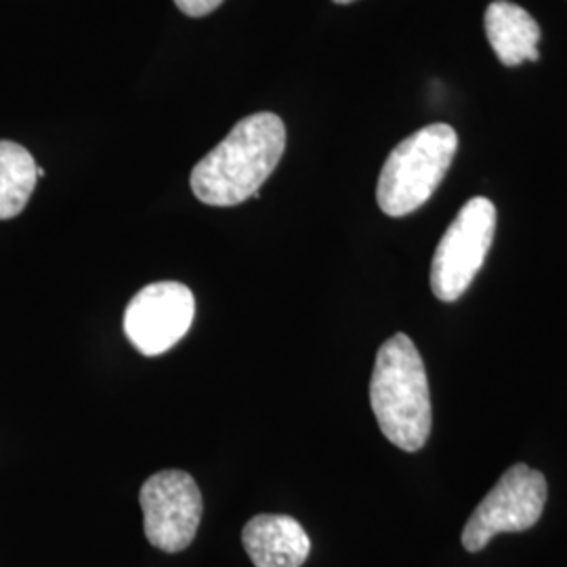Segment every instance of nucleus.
I'll use <instances>...</instances> for the list:
<instances>
[{
	"label": "nucleus",
	"mask_w": 567,
	"mask_h": 567,
	"mask_svg": "<svg viewBox=\"0 0 567 567\" xmlns=\"http://www.w3.org/2000/svg\"><path fill=\"white\" fill-rule=\"evenodd\" d=\"M547 503V480L540 471L513 465L473 511L463 529V547L477 553L496 534L526 532L543 517Z\"/></svg>",
	"instance_id": "obj_5"
},
{
	"label": "nucleus",
	"mask_w": 567,
	"mask_h": 567,
	"mask_svg": "<svg viewBox=\"0 0 567 567\" xmlns=\"http://www.w3.org/2000/svg\"><path fill=\"white\" fill-rule=\"evenodd\" d=\"M286 150V126L271 112L238 122L231 133L194 166L189 185L208 206H236L257 196Z\"/></svg>",
	"instance_id": "obj_1"
},
{
	"label": "nucleus",
	"mask_w": 567,
	"mask_h": 567,
	"mask_svg": "<svg viewBox=\"0 0 567 567\" xmlns=\"http://www.w3.org/2000/svg\"><path fill=\"white\" fill-rule=\"evenodd\" d=\"M196 301L182 282H154L142 288L124 311V332L143 355H163L194 324Z\"/></svg>",
	"instance_id": "obj_7"
},
{
	"label": "nucleus",
	"mask_w": 567,
	"mask_h": 567,
	"mask_svg": "<svg viewBox=\"0 0 567 567\" xmlns=\"http://www.w3.org/2000/svg\"><path fill=\"white\" fill-rule=\"evenodd\" d=\"M224 0H175V4L189 18H204L221 7Z\"/></svg>",
	"instance_id": "obj_11"
},
{
	"label": "nucleus",
	"mask_w": 567,
	"mask_h": 567,
	"mask_svg": "<svg viewBox=\"0 0 567 567\" xmlns=\"http://www.w3.org/2000/svg\"><path fill=\"white\" fill-rule=\"evenodd\" d=\"M243 545L255 567H301L311 540L288 515H257L243 529Z\"/></svg>",
	"instance_id": "obj_8"
},
{
	"label": "nucleus",
	"mask_w": 567,
	"mask_h": 567,
	"mask_svg": "<svg viewBox=\"0 0 567 567\" xmlns=\"http://www.w3.org/2000/svg\"><path fill=\"white\" fill-rule=\"evenodd\" d=\"M486 34L496 58L508 68L538 60L540 25L515 2L494 0L487 7Z\"/></svg>",
	"instance_id": "obj_9"
},
{
	"label": "nucleus",
	"mask_w": 567,
	"mask_h": 567,
	"mask_svg": "<svg viewBox=\"0 0 567 567\" xmlns=\"http://www.w3.org/2000/svg\"><path fill=\"white\" fill-rule=\"evenodd\" d=\"M377 423L393 446L416 452L431 433V393L425 362L405 334H395L379 353L370 381Z\"/></svg>",
	"instance_id": "obj_2"
},
{
	"label": "nucleus",
	"mask_w": 567,
	"mask_h": 567,
	"mask_svg": "<svg viewBox=\"0 0 567 567\" xmlns=\"http://www.w3.org/2000/svg\"><path fill=\"white\" fill-rule=\"evenodd\" d=\"M39 166L32 154L13 142H0V221L18 217L30 200Z\"/></svg>",
	"instance_id": "obj_10"
},
{
	"label": "nucleus",
	"mask_w": 567,
	"mask_h": 567,
	"mask_svg": "<svg viewBox=\"0 0 567 567\" xmlns=\"http://www.w3.org/2000/svg\"><path fill=\"white\" fill-rule=\"evenodd\" d=\"M496 231V208L487 198H473L447 227L431 264L433 295L454 303L475 280L486 261Z\"/></svg>",
	"instance_id": "obj_4"
},
{
	"label": "nucleus",
	"mask_w": 567,
	"mask_h": 567,
	"mask_svg": "<svg viewBox=\"0 0 567 567\" xmlns=\"http://www.w3.org/2000/svg\"><path fill=\"white\" fill-rule=\"evenodd\" d=\"M143 527L152 547L179 553L189 547L203 519V494L185 471L154 473L140 492Z\"/></svg>",
	"instance_id": "obj_6"
},
{
	"label": "nucleus",
	"mask_w": 567,
	"mask_h": 567,
	"mask_svg": "<svg viewBox=\"0 0 567 567\" xmlns=\"http://www.w3.org/2000/svg\"><path fill=\"white\" fill-rule=\"evenodd\" d=\"M337 4H349V2H355V0H334Z\"/></svg>",
	"instance_id": "obj_12"
},
{
	"label": "nucleus",
	"mask_w": 567,
	"mask_h": 567,
	"mask_svg": "<svg viewBox=\"0 0 567 567\" xmlns=\"http://www.w3.org/2000/svg\"><path fill=\"white\" fill-rule=\"evenodd\" d=\"M458 135L450 124H429L393 147L377 185V203L389 217L419 210L444 182Z\"/></svg>",
	"instance_id": "obj_3"
}]
</instances>
